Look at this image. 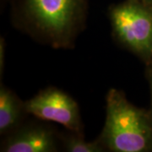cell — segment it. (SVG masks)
Segmentation results:
<instances>
[{
	"mask_svg": "<svg viewBox=\"0 0 152 152\" xmlns=\"http://www.w3.org/2000/svg\"><path fill=\"white\" fill-rule=\"evenodd\" d=\"M106 121L100 137L113 152L152 151V118L129 102L122 91L111 89L106 98Z\"/></svg>",
	"mask_w": 152,
	"mask_h": 152,
	"instance_id": "6da1fadb",
	"label": "cell"
},
{
	"mask_svg": "<svg viewBox=\"0 0 152 152\" xmlns=\"http://www.w3.org/2000/svg\"><path fill=\"white\" fill-rule=\"evenodd\" d=\"M110 20L117 39L126 48L146 60L152 52V9L138 0L113 6Z\"/></svg>",
	"mask_w": 152,
	"mask_h": 152,
	"instance_id": "3957f363",
	"label": "cell"
},
{
	"mask_svg": "<svg viewBox=\"0 0 152 152\" xmlns=\"http://www.w3.org/2000/svg\"><path fill=\"white\" fill-rule=\"evenodd\" d=\"M138 1H140V2H141V3H144V4H147V5L152 3V0H138Z\"/></svg>",
	"mask_w": 152,
	"mask_h": 152,
	"instance_id": "ba28073f",
	"label": "cell"
},
{
	"mask_svg": "<svg viewBox=\"0 0 152 152\" xmlns=\"http://www.w3.org/2000/svg\"><path fill=\"white\" fill-rule=\"evenodd\" d=\"M57 151L52 133L42 127L21 129L10 137L1 148L4 152H53Z\"/></svg>",
	"mask_w": 152,
	"mask_h": 152,
	"instance_id": "5b68a950",
	"label": "cell"
},
{
	"mask_svg": "<svg viewBox=\"0 0 152 152\" xmlns=\"http://www.w3.org/2000/svg\"><path fill=\"white\" fill-rule=\"evenodd\" d=\"M150 60H152V52H151V58H150Z\"/></svg>",
	"mask_w": 152,
	"mask_h": 152,
	"instance_id": "30bf717a",
	"label": "cell"
},
{
	"mask_svg": "<svg viewBox=\"0 0 152 152\" xmlns=\"http://www.w3.org/2000/svg\"><path fill=\"white\" fill-rule=\"evenodd\" d=\"M81 134L69 136L64 140V148L69 152H102L107 149L99 139L96 141H86L82 138Z\"/></svg>",
	"mask_w": 152,
	"mask_h": 152,
	"instance_id": "52a82bcc",
	"label": "cell"
},
{
	"mask_svg": "<svg viewBox=\"0 0 152 152\" xmlns=\"http://www.w3.org/2000/svg\"><path fill=\"white\" fill-rule=\"evenodd\" d=\"M84 10V0H26V15L34 27L54 46L71 40Z\"/></svg>",
	"mask_w": 152,
	"mask_h": 152,
	"instance_id": "7a4b0ae2",
	"label": "cell"
},
{
	"mask_svg": "<svg viewBox=\"0 0 152 152\" xmlns=\"http://www.w3.org/2000/svg\"><path fill=\"white\" fill-rule=\"evenodd\" d=\"M25 111L42 120L55 122L81 134L79 107L65 92L56 88L43 90L24 103Z\"/></svg>",
	"mask_w": 152,
	"mask_h": 152,
	"instance_id": "277c9868",
	"label": "cell"
},
{
	"mask_svg": "<svg viewBox=\"0 0 152 152\" xmlns=\"http://www.w3.org/2000/svg\"><path fill=\"white\" fill-rule=\"evenodd\" d=\"M150 85H151V98H152V72L150 76Z\"/></svg>",
	"mask_w": 152,
	"mask_h": 152,
	"instance_id": "9c48e42d",
	"label": "cell"
},
{
	"mask_svg": "<svg viewBox=\"0 0 152 152\" xmlns=\"http://www.w3.org/2000/svg\"><path fill=\"white\" fill-rule=\"evenodd\" d=\"M24 103L17 96L4 86L0 89V134H4L13 129L19 123Z\"/></svg>",
	"mask_w": 152,
	"mask_h": 152,
	"instance_id": "8992f818",
	"label": "cell"
}]
</instances>
